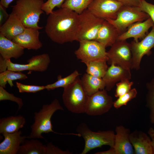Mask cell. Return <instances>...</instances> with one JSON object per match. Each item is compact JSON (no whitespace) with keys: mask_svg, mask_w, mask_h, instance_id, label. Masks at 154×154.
<instances>
[{"mask_svg":"<svg viewBox=\"0 0 154 154\" xmlns=\"http://www.w3.org/2000/svg\"><path fill=\"white\" fill-rule=\"evenodd\" d=\"M48 15L45 31L51 40L60 44L76 41L79 15L61 7Z\"/></svg>","mask_w":154,"mask_h":154,"instance_id":"obj_1","label":"cell"},{"mask_svg":"<svg viewBox=\"0 0 154 154\" xmlns=\"http://www.w3.org/2000/svg\"><path fill=\"white\" fill-rule=\"evenodd\" d=\"M43 0H17L12 6V12L25 28L41 29L38 25L40 15L44 13Z\"/></svg>","mask_w":154,"mask_h":154,"instance_id":"obj_2","label":"cell"},{"mask_svg":"<svg viewBox=\"0 0 154 154\" xmlns=\"http://www.w3.org/2000/svg\"><path fill=\"white\" fill-rule=\"evenodd\" d=\"M64 110L56 99L49 104H44L39 111L34 113V122L31 126V132L27 138L44 139L42 135L43 133L52 132L58 133L53 130L51 119L56 111Z\"/></svg>","mask_w":154,"mask_h":154,"instance_id":"obj_3","label":"cell"},{"mask_svg":"<svg viewBox=\"0 0 154 154\" xmlns=\"http://www.w3.org/2000/svg\"><path fill=\"white\" fill-rule=\"evenodd\" d=\"M89 96L82 85L79 77L71 84L64 88L63 103L67 109L73 113H85Z\"/></svg>","mask_w":154,"mask_h":154,"instance_id":"obj_4","label":"cell"},{"mask_svg":"<svg viewBox=\"0 0 154 154\" xmlns=\"http://www.w3.org/2000/svg\"><path fill=\"white\" fill-rule=\"evenodd\" d=\"M77 131L85 141L84 147L81 154H86L91 150L104 145L114 147L115 133L112 130L94 132L83 123L78 126Z\"/></svg>","mask_w":154,"mask_h":154,"instance_id":"obj_5","label":"cell"},{"mask_svg":"<svg viewBox=\"0 0 154 154\" xmlns=\"http://www.w3.org/2000/svg\"><path fill=\"white\" fill-rule=\"evenodd\" d=\"M149 17L148 14L141 11L139 7L123 5L118 12L115 19L105 20L112 25L121 34L131 24L143 21Z\"/></svg>","mask_w":154,"mask_h":154,"instance_id":"obj_6","label":"cell"},{"mask_svg":"<svg viewBox=\"0 0 154 154\" xmlns=\"http://www.w3.org/2000/svg\"><path fill=\"white\" fill-rule=\"evenodd\" d=\"M104 19L99 18L87 9L79 15L76 41L95 40Z\"/></svg>","mask_w":154,"mask_h":154,"instance_id":"obj_7","label":"cell"},{"mask_svg":"<svg viewBox=\"0 0 154 154\" xmlns=\"http://www.w3.org/2000/svg\"><path fill=\"white\" fill-rule=\"evenodd\" d=\"M74 54L77 58L86 65L90 62L98 60L107 61L106 47L95 40H82Z\"/></svg>","mask_w":154,"mask_h":154,"instance_id":"obj_8","label":"cell"},{"mask_svg":"<svg viewBox=\"0 0 154 154\" xmlns=\"http://www.w3.org/2000/svg\"><path fill=\"white\" fill-rule=\"evenodd\" d=\"M109 64H113L127 70L132 69L131 44L125 40H117L107 52Z\"/></svg>","mask_w":154,"mask_h":154,"instance_id":"obj_9","label":"cell"},{"mask_svg":"<svg viewBox=\"0 0 154 154\" xmlns=\"http://www.w3.org/2000/svg\"><path fill=\"white\" fill-rule=\"evenodd\" d=\"M107 91L104 89L89 96L85 113L95 116L108 112L113 106L114 102Z\"/></svg>","mask_w":154,"mask_h":154,"instance_id":"obj_10","label":"cell"},{"mask_svg":"<svg viewBox=\"0 0 154 154\" xmlns=\"http://www.w3.org/2000/svg\"><path fill=\"white\" fill-rule=\"evenodd\" d=\"M132 55V69L140 68L142 58L145 55L151 54V50L154 47V25L151 31L140 41L133 40L130 43Z\"/></svg>","mask_w":154,"mask_h":154,"instance_id":"obj_11","label":"cell"},{"mask_svg":"<svg viewBox=\"0 0 154 154\" xmlns=\"http://www.w3.org/2000/svg\"><path fill=\"white\" fill-rule=\"evenodd\" d=\"M123 5L116 0H93L87 9L99 18L115 19Z\"/></svg>","mask_w":154,"mask_h":154,"instance_id":"obj_12","label":"cell"},{"mask_svg":"<svg viewBox=\"0 0 154 154\" xmlns=\"http://www.w3.org/2000/svg\"><path fill=\"white\" fill-rule=\"evenodd\" d=\"M50 58L46 53L33 56L27 61V63L21 64L12 62L10 59H7V70L16 72L26 70L43 72L48 68L50 62Z\"/></svg>","mask_w":154,"mask_h":154,"instance_id":"obj_13","label":"cell"},{"mask_svg":"<svg viewBox=\"0 0 154 154\" xmlns=\"http://www.w3.org/2000/svg\"><path fill=\"white\" fill-rule=\"evenodd\" d=\"M113 147L115 154H133L134 151L129 139L130 130L123 125L117 126L115 128Z\"/></svg>","mask_w":154,"mask_h":154,"instance_id":"obj_14","label":"cell"},{"mask_svg":"<svg viewBox=\"0 0 154 154\" xmlns=\"http://www.w3.org/2000/svg\"><path fill=\"white\" fill-rule=\"evenodd\" d=\"M39 30L37 29L25 28L22 33L12 40L24 49L38 50L42 46L39 39Z\"/></svg>","mask_w":154,"mask_h":154,"instance_id":"obj_15","label":"cell"},{"mask_svg":"<svg viewBox=\"0 0 154 154\" xmlns=\"http://www.w3.org/2000/svg\"><path fill=\"white\" fill-rule=\"evenodd\" d=\"M154 25V23L150 17L143 21L135 23L121 34L117 40H125L132 38L134 41H138L139 39H143L146 36L149 29Z\"/></svg>","mask_w":154,"mask_h":154,"instance_id":"obj_16","label":"cell"},{"mask_svg":"<svg viewBox=\"0 0 154 154\" xmlns=\"http://www.w3.org/2000/svg\"><path fill=\"white\" fill-rule=\"evenodd\" d=\"M131 76L130 70L112 64L108 68L102 79L105 84L106 90L110 91L117 83L124 80H129Z\"/></svg>","mask_w":154,"mask_h":154,"instance_id":"obj_17","label":"cell"},{"mask_svg":"<svg viewBox=\"0 0 154 154\" xmlns=\"http://www.w3.org/2000/svg\"><path fill=\"white\" fill-rule=\"evenodd\" d=\"M21 130L12 133L2 134L4 140L0 143V154H18L21 145L27 136H22Z\"/></svg>","mask_w":154,"mask_h":154,"instance_id":"obj_18","label":"cell"},{"mask_svg":"<svg viewBox=\"0 0 154 154\" xmlns=\"http://www.w3.org/2000/svg\"><path fill=\"white\" fill-rule=\"evenodd\" d=\"M130 141L135 154H153L150 137L141 131L136 130L129 135Z\"/></svg>","mask_w":154,"mask_h":154,"instance_id":"obj_19","label":"cell"},{"mask_svg":"<svg viewBox=\"0 0 154 154\" xmlns=\"http://www.w3.org/2000/svg\"><path fill=\"white\" fill-rule=\"evenodd\" d=\"M121 33L112 25L105 19L98 33L95 40L106 47L111 46Z\"/></svg>","mask_w":154,"mask_h":154,"instance_id":"obj_20","label":"cell"},{"mask_svg":"<svg viewBox=\"0 0 154 154\" xmlns=\"http://www.w3.org/2000/svg\"><path fill=\"white\" fill-rule=\"evenodd\" d=\"M25 28L20 19L11 12L8 19L0 26V34L12 40L22 33Z\"/></svg>","mask_w":154,"mask_h":154,"instance_id":"obj_21","label":"cell"},{"mask_svg":"<svg viewBox=\"0 0 154 154\" xmlns=\"http://www.w3.org/2000/svg\"><path fill=\"white\" fill-rule=\"evenodd\" d=\"M24 49L12 40L0 34V55L4 58L18 59L24 54Z\"/></svg>","mask_w":154,"mask_h":154,"instance_id":"obj_22","label":"cell"},{"mask_svg":"<svg viewBox=\"0 0 154 154\" xmlns=\"http://www.w3.org/2000/svg\"><path fill=\"white\" fill-rule=\"evenodd\" d=\"M26 123L25 118L19 115L3 117L0 119V133H12L22 128Z\"/></svg>","mask_w":154,"mask_h":154,"instance_id":"obj_23","label":"cell"},{"mask_svg":"<svg viewBox=\"0 0 154 154\" xmlns=\"http://www.w3.org/2000/svg\"><path fill=\"white\" fill-rule=\"evenodd\" d=\"M80 81L83 88L88 96L105 88V84L102 78L93 76L86 73L83 74Z\"/></svg>","mask_w":154,"mask_h":154,"instance_id":"obj_24","label":"cell"},{"mask_svg":"<svg viewBox=\"0 0 154 154\" xmlns=\"http://www.w3.org/2000/svg\"><path fill=\"white\" fill-rule=\"evenodd\" d=\"M45 145L36 139H26L21 145L18 154H44Z\"/></svg>","mask_w":154,"mask_h":154,"instance_id":"obj_25","label":"cell"},{"mask_svg":"<svg viewBox=\"0 0 154 154\" xmlns=\"http://www.w3.org/2000/svg\"><path fill=\"white\" fill-rule=\"evenodd\" d=\"M80 74L76 70L69 75L62 78L61 75L57 77V80L54 83L45 86V89L49 91L55 89L62 87L64 88L73 83L79 77Z\"/></svg>","mask_w":154,"mask_h":154,"instance_id":"obj_26","label":"cell"},{"mask_svg":"<svg viewBox=\"0 0 154 154\" xmlns=\"http://www.w3.org/2000/svg\"><path fill=\"white\" fill-rule=\"evenodd\" d=\"M105 60H98L89 62L86 65V73L93 76L102 78L108 68Z\"/></svg>","mask_w":154,"mask_h":154,"instance_id":"obj_27","label":"cell"},{"mask_svg":"<svg viewBox=\"0 0 154 154\" xmlns=\"http://www.w3.org/2000/svg\"><path fill=\"white\" fill-rule=\"evenodd\" d=\"M27 78V76L21 72H16L7 69L6 71L0 73V86L5 88L8 82L12 87L14 86L13 81L24 80Z\"/></svg>","mask_w":154,"mask_h":154,"instance_id":"obj_28","label":"cell"},{"mask_svg":"<svg viewBox=\"0 0 154 154\" xmlns=\"http://www.w3.org/2000/svg\"><path fill=\"white\" fill-rule=\"evenodd\" d=\"M93 0H65L62 8L69 9L79 15L87 9Z\"/></svg>","mask_w":154,"mask_h":154,"instance_id":"obj_29","label":"cell"},{"mask_svg":"<svg viewBox=\"0 0 154 154\" xmlns=\"http://www.w3.org/2000/svg\"><path fill=\"white\" fill-rule=\"evenodd\" d=\"M148 92L147 96V106L150 110L151 122L154 123V80L147 85Z\"/></svg>","mask_w":154,"mask_h":154,"instance_id":"obj_30","label":"cell"},{"mask_svg":"<svg viewBox=\"0 0 154 154\" xmlns=\"http://www.w3.org/2000/svg\"><path fill=\"white\" fill-rule=\"evenodd\" d=\"M137 94V92L135 88L131 89L127 93L118 97L114 102L113 106L116 108L118 109L122 106L126 105L129 101L136 97Z\"/></svg>","mask_w":154,"mask_h":154,"instance_id":"obj_31","label":"cell"},{"mask_svg":"<svg viewBox=\"0 0 154 154\" xmlns=\"http://www.w3.org/2000/svg\"><path fill=\"white\" fill-rule=\"evenodd\" d=\"M133 84L132 82L128 80H123L117 83L115 96L118 98L128 92L131 90Z\"/></svg>","mask_w":154,"mask_h":154,"instance_id":"obj_32","label":"cell"},{"mask_svg":"<svg viewBox=\"0 0 154 154\" xmlns=\"http://www.w3.org/2000/svg\"><path fill=\"white\" fill-rule=\"evenodd\" d=\"M8 100L16 103L18 105L17 112L20 110L23 105L22 98L17 97L13 94L7 92L5 88L0 86V101Z\"/></svg>","mask_w":154,"mask_h":154,"instance_id":"obj_33","label":"cell"},{"mask_svg":"<svg viewBox=\"0 0 154 154\" xmlns=\"http://www.w3.org/2000/svg\"><path fill=\"white\" fill-rule=\"evenodd\" d=\"M16 84L20 93H36L45 89V86L25 85L17 82Z\"/></svg>","mask_w":154,"mask_h":154,"instance_id":"obj_34","label":"cell"},{"mask_svg":"<svg viewBox=\"0 0 154 154\" xmlns=\"http://www.w3.org/2000/svg\"><path fill=\"white\" fill-rule=\"evenodd\" d=\"M64 0H47L44 2L42 7V9L46 14L48 15L56 7L61 8Z\"/></svg>","mask_w":154,"mask_h":154,"instance_id":"obj_35","label":"cell"},{"mask_svg":"<svg viewBox=\"0 0 154 154\" xmlns=\"http://www.w3.org/2000/svg\"><path fill=\"white\" fill-rule=\"evenodd\" d=\"M139 7L141 11L149 15L154 23V4L149 3L145 0H141Z\"/></svg>","mask_w":154,"mask_h":154,"instance_id":"obj_36","label":"cell"},{"mask_svg":"<svg viewBox=\"0 0 154 154\" xmlns=\"http://www.w3.org/2000/svg\"><path fill=\"white\" fill-rule=\"evenodd\" d=\"M69 150L63 151L51 142L45 145L44 154H72Z\"/></svg>","mask_w":154,"mask_h":154,"instance_id":"obj_37","label":"cell"},{"mask_svg":"<svg viewBox=\"0 0 154 154\" xmlns=\"http://www.w3.org/2000/svg\"><path fill=\"white\" fill-rule=\"evenodd\" d=\"M6 9L3 5L0 4V26L6 21L9 15L7 13Z\"/></svg>","mask_w":154,"mask_h":154,"instance_id":"obj_38","label":"cell"},{"mask_svg":"<svg viewBox=\"0 0 154 154\" xmlns=\"http://www.w3.org/2000/svg\"><path fill=\"white\" fill-rule=\"evenodd\" d=\"M123 5L139 7L141 0H116Z\"/></svg>","mask_w":154,"mask_h":154,"instance_id":"obj_39","label":"cell"},{"mask_svg":"<svg viewBox=\"0 0 154 154\" xmlns=\"http://www.w3.org/2000/svg\"><path fill=\"white\" fill-rule=\"evenodd\" d=\"M7 60L0 56V73L6 71L7 69Z\"/></svg>","mask_w":154,"mask_h":154,"instance_id":"obj_40","label":"cell"},{"mask_svg":"<svg viewBox=\"0 0 154 154\" xmlns=\"http://www.w3.org/2000/svg\"><path fill=\"white\" fill-rule=\"evenodd\" d=\"M151 141V144L153 149V154H154V129L150 127L148 132Z\"/></svg>","mask_w":154,"mask_h":154,"instance_id":"obj_41","label":"cell"},{"mask_svg":"<svg viewBox=\"0 0 154 154\" xmlns=\"http://www.w3.org/2000/svg\"><path fill=\"white\" fill-rule=\"evenodd\" d=\"M95 154H115L113 147H110V149L106 151L99 152L95 153Z\"/></svg>","mask_w":154,"mask_h":154,"instance_id":"obj_42","label":"cell"},{"mask_svg":"<svg viewBox=\"0 0 154 154\" xmlns=\"http://www.w3.org/2000/svg\"><path fill=\"white\" fill-rule=\"evenodd\" d=\"M14 0H0V4H1L5 8L8 7L9 4Z\"/></svg>","mask_w":154,"mask_h":154,"instance_id":"obj_43","label":"cell"}]
</instances>
